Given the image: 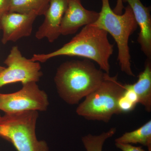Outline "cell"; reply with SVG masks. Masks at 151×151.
I'll return each mask as SVG.
<instances>
[{
  "mask_svg": "<svg viewBox=\"0 0 151 151\" xmlns=\"http://www.w3.org/2000/svg\"><path fill=\"white\" fill-rule=\"evenodd\" d=\"M49 105L47 94L40 89L37 82L22 84V89L14 93H0V110L5 113L45 111Z\"/></svg>",
  "mask_w": 151,
  "mask_h": 151,
  "instance_id": "6",
  "label": "cell"
},
{
  "mask_svg": "<svg viewBox=\"0 0 151 151\" xmlns=\"http://www.w3.org/2000/svg\"><path fill=\"white\" fill-rule=\"evenodd\" d=\"M116 132V128H112L99 135L88 134L82 138V142L86 151H102L105 141L113 137Z\"/></svg>",
  "mask_w": 151,
  "mask_h": 151,
  "instance_id": "15",
  "label": "cell"
},
{
  "mask_svg": "<svg viewBox=\"0 0 151 151\" xmlns=\"http://www.w3.org/2000/svg\"><path fill=\"white\" fill-rule=\"evenodd\" d=\"M1 116V115H0V116Z\"/></svg>",
  "mask_w": 151,
  "mask_h": 151,
  "instance_id": "21",
  "label": "cell"
},
{
  "mask_svg": "<svg viewBox=\"0 0 151 151\" xmlns=\"http://www.w3.org/2000/svg\"><path fill=\"white\" fill-rule=\"evenodd\" d=\"M0 29H1V28H0ZM6 67H3V66H1L0 65V73H1L5 69Z\"/></svg>",
  "mask_w": 151,
  "mask_h": 151,
  "instance_id": "20",
  "label": "cell"
},
{
  "mask_svg": "<svg viewBox=\"0 0 151 151\" xmlns=\"http://www.w3.org/2000/svg\"><path fill=\"white\" fill-rule=\"evenodd\" d=\"M125 89L117 76L113 77L107 74L99 87L78 105L76 113L87 120L107 123L113 115L122 113L119 102Z\"/></svg>",
  "mask_w": 151,
  "mask_h": 151,
  "instance_id": "4",
  "label": "cell"
},
{
  "mask_svg": "<svg viewBox=\"0 0 151 151\" xmlns=\"http://www.w3.org/2000/svg\"><path fill=\"white\" fill-rule=\"evenodd\" d=\"M50 0H11L9 12L44 15Z\"/></svg>",
  "mask_w": 151,
  "mask_h": 151,
  "instance_id": "13",
  "label": "cell"
},
{
  "mask_svg": "<svg viewBox=\"0 0 151 151\" xmlns=\"http://www.w3.org/2000/svg\"><path fill=\"white\" fill-rule=\"evenodd\" d=\"M38 116L36 111L5 113L0 116V137L17 151H49L46 142L38 140L36 135Z\"/></svg>",
  "mask_w": 151,
  "mask_h": 151,
  "instance_id": "5",
  "label": "cell"
},
{
  "mask_svg": "<svg viewBox=\"0 0 151 151\" xmlns=\"http://www.w3.org/2000/svg\"><path fill=\"white\" fill-rule=\"evenodd\" d=\"M116 147L122 151H145L141 147H135L131 144L116 143Z\"/></svg>",
  "mask_w": 151,
  "mask_h": 151,
  "instance_id": "17",
  "label": "cell"
},
{
  "mask_svg": "<svg viewBox=\"0 0 151 151\" xmlns=\"http://www.w3.org/2000/svg\"><path fill=\"white\" fill-rule=\"evenodd\" d=\"M99 16V13L84 8L81 0H68L67 9L60 25L61 35L75 33L82 27L94 23Z\"/></svg>",
  "mask_w": 151,
  "mask_h": 151,
  "instance_id": "9",
  "label": "cell"
},
{
  "mask_svg": "<svg viewBox=\"0 0 151 151\" xmlns=\"http://www.w3.org/2000/svg\"><path fill=\"white\" fill-rule=\"evenodd\" d=\"M11 0H0V19L5 14L9 12Z\"/></svg>",
  "mask_w": 151,
  "mask_h": 151,
  "instance_id": "18",
  "label": "cell"
},
{
  "mask_svg": "<svg viewBox=\"0 0 151 151\" xmlns=\"http://www.w3.org/2000/svg\"><path fill=\"white\" fill-rule=\"evenodd\" d=\"M123 0H117L116 6L113 10V12L117 14L121 15L123 14V10L124 9Z\"/></svg>",
  "mask_w": 151,
  "mask_h": 151,
  "instance_id": "19",
  "label": "cell"
},
{
  "mask_svg": "<svg viewBox=\"0 0 151 151\" xmlns=\"http://www.w3.org/2000/svg\"><path fill=\"white\" fill-rule=\"evenodd\" d=\"M125 91L119 102V107L121 113H128L133 111L138 102L137 96L134 91L124 84Z\"/></svg>",
  "mask_w": 151,
  "mask_h": 151,
  "instance_id": "16",
  "label": "cell"
},
{
  "mask_svg": "<svg viewBox=\"0 0 151 151\" xmlns=\"http://www.w3.org/2000/svg\"><path fill=\"white\" fill-rule=\"evenodd\" d=\"M116 143L140 144L151 151V121L150 120L137 129L125 134L115 140Z\"/></svg>",
  "mask_w": 151,
  "mask_h": 151,
  "instance_id": "14",
  "label": "cell"
},
{
  "mask_svg": "<svg viewBox=\"0 0 151 151\" xmlns=\"http://www.w3.org/2000/svg\"><path fill=\"white\" fill-rule=\"evenodd\" d=\"M4 63L7 68L0 73V88L17 82H37L43 74L40 63L23 56L18 46L12 47Z\"/></svg>",
  "mask_w": 151,
  "mask_h": 151,
  "instance_id": "7",
  "label": "cell"
},
{
  "mask_svg": "<svg viewBox=\"0 0 151 151\" xmlns=\"http://www.w3.org/2000/svg\"><path fill=\"white\" fill-rule=\"evenodd\" d=\"M37 16L35 14H21L9 12L0 19V28L3 31L2 43L16 42L29 36L33 24Z\"/></svg>",
  "mask_w": 151,
  "mask_h": 151,
  "instance_id": "8",
  "label": "cell"
},
{
  "mask_svg": "<svg viewBox=\"0 0 151 151\" xmlns=\"http://www.w3.org/2000/svg\"><path fill=\"white\" fill-rule=\"evenodd\" d=\"M67 6L68 0H50L44 20L36 32L37 39L46 38L52 43L59 37L61 21Z\"/></svg>",
  "mask_w": 151,
  "mask_h": 151,
  "instance_id": "10",
  "label": "cell"
},
{
  "mask_svg": "<svg viewBox=\"0 0 151 151\" xmlns=\"http://www.w3.org/2000/svg\"><path fill=\"white\" fill-rule=\"evenodd\" d=\"M107 74L90 60H70L58 67L54 82L60 97L69 105H76L97 89Z\"/></svg>",
  "mask_w": 151,
  "mask_h": 151,
  "instance_id": "2",
  "label": "cell"
},
{
  "mask_svg": "<svg viewBox=\"0 0 151 151\" xmlns=\"http://www.w3.org/2000/svg\"><path fill=\"white\" fill-rule=\"evenodd\" d=\"M102 6L98 18L93 24L110 34L115 40L118 48V59L121 70L129 76L134 74L131 67L129 41L138 27L132 9L128 5L121 15L113 12L109 0H101Z\"/></svg>",
  "mask_w": 151,
  "mask_h": 151,
  "instance_id": "3",
  "label": "cell"
},
{
  "mask_svg": "<svg viewBox=\"0 0 151 151\" xmlns=\"http://www.w3.org/2000/svg\"><path fill=\"white\" fill-rule=\"evenodd\" d=\"M137 94L138 102L143 105L148 112L151 111V63L148 59L145 69L140 73L137 81L134 84H127Z\"/></svg>",
  "mask_w": 151,
  "mask_h": 151,
  "instance_id": "12",
  "label": "cell"
},
{
  "mask_svg": "<svg viewBox=\"0 0 151 151\" xmlns=\"http://www.w3.org/2000/svg\"><path fill=\"white\" fill-rule=\"evenodd\" d=\"M132 9L140 31L137 41L141 49L147 57L151 58V17L150 9L143 4L140 0H123Z\"/></svg>",
  "mask_w": 151,
  "mask_h": 151,
  "instance_id": "11",
  "label": "cell"
},
{
  "mask_svg": "<svg viewBox=\"0 0 151 151\" xmlns=\"http://www.w3.org/2000/svg\"><path fill=\"white\" fill-rule=\"evenodd\" d=\"M113 47L108 40V32L92 24L84 27L60 48L49 53L34 54L31 60L44 63L58 56L81 57L95 61L101 70L109 74V59L113 54Z\"/></svg>",
  "mask_w": 151,
  "mask_h": 151,
  "instance_id": "1",
  "label": "cell"
}]
</instances>
